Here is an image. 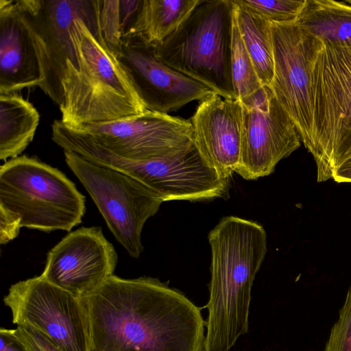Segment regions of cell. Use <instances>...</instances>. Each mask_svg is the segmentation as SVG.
<instances>
[{"mask_svg": "<svg viewBox=\"0 0 351 351\" xmlns=\"http://www.w3.org/2000/svg\"><path fill=\"white\" fill-rule=\"evenodd\" d=\"M15 334L28 351H63L49 337L29 324L17 325Z\"/></svg>", "mask_w": 351, "mask_h": 351, "instance_id": "obj_26", "label": "cell"}, {"mask_svg": "<svg viewBox=\"0 0 351 351\" xmlns=\"http://www.w3.org/2000/svg\"><path fill=\"white\" fill-rule=\"evenodd\" d=\"M232 0H199L189 16L155 46L166 64L225 99H237L231 74Z\"/></svg>", "mask_w": 351, "mask_h": 351, "instance_id": "obj_4", "label": "cell"}, {"mask_svg": "<svg viewBox=\"0 0 351 351\" xmlns=\"http://www.w3.org/2000/svg\"><path fill=\"white\" fill-rule=\"evenodd\" d=\"M323 351H351V285Z\"/></svg>", "mask_w": 351, "mask_h": 351, "instance_id": "obj_25", "label": "cell"}, {"mask_svg": "<svg viewBox=\"0 0 351 351\" xmlns=\"http://www.w3.org/2000/svg\"><path fill=\"white\" fill-rule=\"evenodd\" d=\"M313 130L308 152L317 182L351 158V47L323 43L312 72Z\"/></svg>", "mask_w": 351, "mask_h": 351, "instance_id": "obj_6", "label": "cell"}, {"mask_svg": "<svg viewBox=\"0 0 351 351\" xmlns=\"http://www.w3.org/2000/svg\"><path fill=\"white\" fill-rule=\"evenodd\" d=\"M38 53L18 0H0V94L40 86Z\"/></svg>", "mask_w": 351, "mask_h": 351, "instance_id": "obj_17", "label": "cell"}, {"mask_svg": "<svg viewBox=\"0 0 351 351\" xmlns=\"http://www.w3.org/2000/svg\"><path fill=\"white\" fill-rule=\"evenodd\" d=\"M274 70L270 88L293 120L304 147L313 130L312 72L323 42L294 23H271Z\"/></svg>", "mask_w": 351, "mask_h": 351, "instance_id": "obj_11", "label": "cell"}, {"mask_svg": "<svg viewBox=\"0 0 351 351\" xmlns=\"http://www.w3.org/2000/svg\"><path fill=\"white\" fill-rule=\"evenodd\" d=\"M98 4L101 34L110 50L117 57L124 37L119 0H98Z\"/></svg>", "mask_w": 351, "mask_h": 351, "instance_id": "obj_24", "label": "cell"}, {"mask_svg": "<svg viewBox=\"0 0 351 351\" xmlns=\"http://www.w3.org/2000/svg\"><path fill=\"white\" fill-rule=\"evenodd\" d=\"M331 45L351 47V5L333 0H305L294 22Z\"/></svg>", "mask_w": 351, "mask_h": 351, "instance_id": "obj_19", "label": "cell"}, {"mask_svg": "<svg viewBox=\"0 0 351 351\" xmlns=\"http://www.w3.org/2000/svg\"><path fill=\"white\" fill-rule=\"evenodd\" d=\"M346 3H349V4H351V0H347L346 1H344Z\"/></svg>", "mask_w": 351, "mask_h": 351, "instance_id": "obj_30", "label": "cell"}, {"mask_svg": "<svg viewBox=\"0 0 351 351\" xmlns=\"http://www.w3.org/2000/svg\"><path fill=\"white\" fill-rule=\"evenodd\" d=\"M73 34L80 72L66 88L59 107L70 129L112 121L147 109L101 34L98 0H84L73 21Z\"/></svg>", "mask_w": 351, "mask_h": 351, "instance_id": "obj_3", "label": "cell"}, {"mask_svg": "<svg viewBox=\"0 0 351 351\" xmlns=\"http://www.w3.org/2000/svg\"><path fill=\"white\" fill-rule=\"evenodd\" d=\"M208 239L211 276L204 351H230L248 330L252 287L267 253V234L255 221L228 216Z\"/></svg>", "mask_w": 351, "mask_h": 351, "instance_id": "obj_2", "label": "cell"}, {"mask_svg": "<svg viewBox=\"0 0 351 351\" xmlns=\"http://www.w3.org/2000/svg\"><path fill=\"white\" fill-rule=\"evenodd\" d=\"M0 340V351H28L17 338L15 329L1 328Z\"/></svg>", "mask_w": 351, "mask_h": 351, "instance_id": "obj_28", "label": "cell"}, {"mask_svg": "<svg viewBox=\"0 0 351 351\" xmlns=\"http://www.w3.org/2000/svg\"><path fill=\"white\" fill-rule=\"evenodd\" d=\"M21 228L20 220L0 207V243L6 244L17 237Z\"/></svg>", "mask_w": 351, "mask_h": 351, "instance_id": "obj_27", "label": "cell"}, {"mask_svg": "<svg viewBox=\"0 0 351 351\" xmlns=\"http://www.w3.org/2000/svg\"><path fill=\"white\" fill-rule=\"evenodd\" d=\"M40 115L28 100L16 93L0 94V159L14 158L33 141Z\"/></svg>", "mask_w": 351, "mask_h": 351, "instance_id": "obj_18", "label": "cell"}, {"mask_svg": "<svg viewBox=\"0 0 351 351\" xmlns=\"http://www.w3.org/2000/svg\"><path fill=\"white\" fill-rule=\"evenodd\" d=\"M239 33L263 86H270L274 70L271 23L232 0Z\"/></svg>", "mask_w": 351, "mask_h": 351, "instance_id": "obj_21", "label": "cell"}, {"mask_svg": "<svg viewBox=\"0 0 351 351\" xmlns=\"http://www.w3.org/2000/svg\"><path fill=\"white\" fill-rule=\"evenodd\" d=\"M190 121L195 148L222 178L230 180L241 154L243 110L240 101L214 93L199 101Z\"/></svg>", "mask_w": 351, "mask_h": 351, "instance_id": "obj_16", "label": "cell"}, {"mask_svg": "<svg viewBox=\"0 0 351 351\" xmlns=\"http://www.w3.org/2000/svg\"><path fill=\"white\" fill-rule=\"evenodd\" d=\"M199 2V0H142L135 24L127 37L138 36L156 46L180 26Z\"/></svg>", "mask_w": 351, "mask_h": 351, "instance_id": "obj_20", "label": "cell"}, {"mask_svg": "<svg viewBox=\"0 0 351 351\" xmlns=\"http://www.w3.org/2000/svg\"><path fill=\"white\" fill-rule=\"evenodd\" d=\"M71 130L112 154L132 160L172 156L193 145L190 121L148 110L138 115Z\"/></svg>", "mask_w": 351, "mask_h": 351, "instance_id": "obj_12", "label": "cell"}, {"mask_svg": "<svg viewBox=\"0 0 351 351\" xmlns=\"http://www.w3.org/2000/svg\"><path fill=\"white\" fill-rule=\"evenodd\" d=\"M240 8L271 23H291L297 19L305 0H233Z\"/></svg>", "mask_w": 351, "mask_h": 351, "instance_id": "obj_23", "label": "cell"}, {"mask_svg": "<svg viewBox=\"0 0 351 351\" xmlns=\"http://www.w3.org/2000/svg\"><path fill=\"white\" fill-rule=\"evenodd\" d=\"M39 58V88L60 107L66 88L80 72L73 23L84 0H18Z\"/></svg>", "mask_w": 351, "mask_h": 351, "instance_id": "obj_9", "label": "cell"}, {"mask_svg": "<svg viewBox=\"0 0 351 351\" xmlns=\"http://www.w3.org/2000/svg\"><path fill=\"white\" fill-rule=\"evenodd\" d=\"M231 74L234 92L242 104L250 101L264 88L241 37L234 13L232 30Z\"/></svg>", "mask_w": 351, "mask_h": 351, "instance_id": "obj_22", "label": "cell"}, {"mask_svg": "<svg viewBox=\"0 0 351 351\" xmlns=\"http://www.w3.org/2000/svg\"><path fill=\"white\" fill-rule=\"evenodd\" d=\"M82 299L89 351H204L201 309L157 278L112 275Z\"/></svg>", "mask_w": 351, "mask_h": 351, "instance_id": "obj_1", "label": "cell"}, {"mask_svg": "<svg viewBox=\"0 0 351 351\" xmlns=\"http://www.w3.org/2000/svg\"><path fill=\"white\" fill-rule=\"evenodd\" d=\"M64 155L116 240L131 257L138 258L144 250L143 226L158 211L162 200L123 173L88 161L73 152L64 151Z\"/></svg>", "mask_w": 351, "mask_h": 351, "instance_id": "obj_8", "label": "cell"}, {"mask_svg": "<svg viewBox=\"0 0 351 351\" xmlns=\"http://www.w3.org/2000/svg\"><path fill=\"white\" fill-rule=\"evenodd\" d=\"M64 147L88 161L134 178L153 191L162 202L228 197L230 180L222 178L194 145L172 156L140 161L119 157L75 132L66 136Z\"/></svg>", "mask_w": 351, "mask_h": 351, "instance_id": "obj_7", "label": "cell"}, {"mask_svg": "<svg viewBox=\"0 0 351 351\" xmlns=\"http://www.w3.org/2000/svg\"><path fill=\"white\" fill-rule=\"evenodd\" d=\"M242 106L241 154L235 172L254 180L274 171L277 164L300 146L296 125L271 88L249 106Z\"/></svg>", "mask_w": 351, "mask_h": 351, "instance_id": "obj_13", "label": "cell"}, {"mask_svg": "<svg viewBox=\"0 0 351 351\" xmlns=\"http://www.w3.org/2000/svg\"><path fill=\"white\" fill-rule=\"evenodd\" d=\"M0 207L16 216L21 228L44 231L71 229L80 224L85 197L62 171L27 156L0 167Z\"/></svg>", "mask_w": 351, "mask_h": 351, "instance_id": "obj_5", "label": "cell"}, {"mask_svg": "<svg viewBox=\"0 0 351 351\" xmlns=\"http://www.w3.org/2000/svg\"><path fill=\"white\" fill-rule=\"evenodd\" d=\"M117 58L148 110L168 114L215 93L169 66L156 56L155 46L138 36L124 38Z\"/></svg>", "mask_w": 351, "mask_h": 351, "instance_id": "obj_15", "label": "cell"}, {"mask_svg": "<svg viewBox=\"0 0 351 351\" xmlns=\"http://www.w3.org/2000/svg\"><path fill=\"white\" fill-rule=\"evenodd\" d=\"M3 302L16 326L35 327L63 351H89L88 317L82 298L39 276L12 285Z\"/></svg>", "mask_w": 351, "mask_h": 351, "instance_id": "obj_10", "label": "cell"}, {"mask_svg": "<svg viewBox=\"0 0 351 351\" xmlns=\"http://www.w3.org/2000/svg\"><path fill=\"white\" fill-rule=\"evenodd\" d=\"M117 253L99 226L67 234L47 254L41 274L50 283L84 298L114 274Z\"/></svg>", "mask_w": 351, "mask_h": 351, "instance_id": "obj_14", "label": "cell"}, {"mask_svg": "<svg viewBox=\"0 0 351 351\" xmlns=\"http://www.w3.org/2000/svg\"><path fill=\"white\" fill-rule=\"evenodd\" d=\"M332 179L339 183H351V158L343 163L335 171Z\"/></svg>", "mask_w": 351, "mask_h": 351, "instance_id": "obj_29", "label": "cell"}]
</instances>
